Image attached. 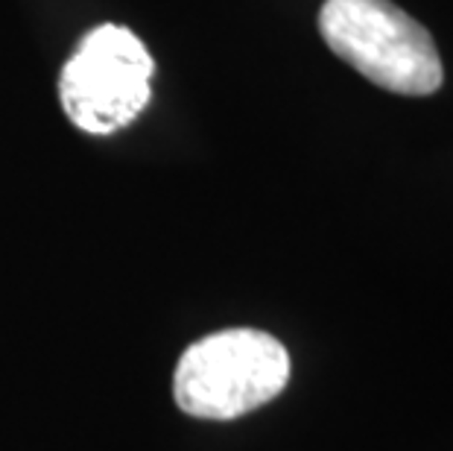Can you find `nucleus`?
I'll use <instances>...</instances> for the list:
<instances>
[{
  "mask_svg": "<svg viewBox=\"0 0 453 451\" xmlns=\"http://www.w3.org/2000/svg\"><path fill=\"white\" fill-rule=\"evenodd\" d=\"M319 33L342 62L392 94L427 97L445 76L433 35L392 0H325Z\"/></svg>",
  "mask_w": 453,
  "mask_h": 451,
  "instance_id": "1",
  "label": "nucleus"
},
{
  "mask_svg": "<svg viewBox=\"0 0 453 451\" xmlns=\"http://www.w3.org/2000/svg\"><path fill=\"white\" fill-rule=\"evenodd\" d=\"M290 381L284 343L257 329H226L179 358L173 396L188 416L237 419L273 401Z\"/></svg>",
  "mask_w": 453,
  "mask_h": 451,
  "instance_id": "2",
  "label": "nucleus"
},
{
  "mask_svg": "<svg viewBox=\"0 0 453 451\" xmlns=\"http://www.w3.org/2000/svg\"><path fill=\"white\" fill-rule=\"evenodd\" d=\"M150 51L134 33L103 24L85 33L59 76V100L76 129L111 136L147 109L152 94Z\"/></svg>",
  "mask_w": 453,
  "mask_h": 451,
  "instance_id": "3",
  "label": "nucleus"
}]
</instances>
